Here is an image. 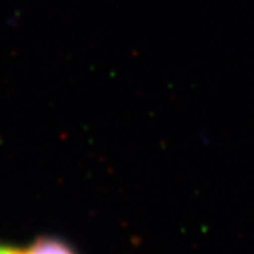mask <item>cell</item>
Returning <instances> with one entry per match:
<instances>
[{"mask_svg":"<svg viewBox=\"0 0 254 254\" xmlns=\"http://www.w3.org/2000/svg\"><path fill=\"white\" fill-rule=\"evenodd\" d=\"M0 254H24V249H18L12 245L0 243Z\"/></svg>","mask_w":254,"mask_h":254,"instance_id":"7a4b0ae2","label":"cell"},{"mask_svg":"<svg viewBox=\"0 0 254 254\" xmlns=\"http://www.w3.org/2000/svg\"><path fill=\"white\" fill-rule=\"evenodd\" d=\"M24 254H78L71 245L65 243L61 239L42 236L34 240L26 249Z\"/></svg>","mask_w":254,"mask_h":254,"instance_id":"6da1fadb","label":"cell"}]
</instances>
